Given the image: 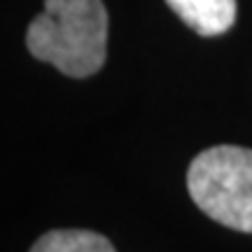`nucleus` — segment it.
<instances>
[{"label":"nucleus","mask_w":252,"mask_h":252,"mask_svg":"<svg viewBox=\"0 0 252 252\" xmlns=\"http://www.w3.org/2000/svg\"><path fill=\"white\" fill-rule=\"evenodd\" d=\"M108 12L103 0H45L26 31L28 52L65 77H89L105 63Z\"/></svg>","instance_id":"nucleus-1"},{"label":"nucleus","mask_w":252,"mask_h":252,"mask_svg":"<svg viewBox=\"0 0 252 252\" xmlns=\"http://www.w3.org/2000/svg\"><path fill=\"white\" fill-rule=\"evenodd\" d=\"M198 35H222L236 24V0H166Z\"/></svg>","instance_id":"nucleus-3"},{"label":"nucleus","mask_w":252,"mask_h":252,"mask_svg":"<svg viewBox=\"0 0 252 252\" xmlns=\"http://www.w3.org/2000/svg\"><path fill=\"white\" fill-rule=\"evenodd\" d=\"M31 252H117L105 236L87 229H56L40 236Z\"/></svg>","instance_id":"nucleus-4"},{"label":"nucleus","mask_w":252,"mask_h":252,"mask_svg":"<svg viewBox=\"0 0 252 252\" xmlns=\"http://www.w3.org/2000/svg\"><path fill=\"white\" fill-rule=\"evenodd\" d=\"M187 189L210 220L252 234V150L238 145L203 150L189 163Z\"/></svg>","instance_id":"nucleus-2"}]
</instances>
